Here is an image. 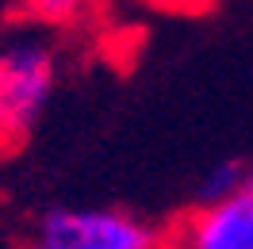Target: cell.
<instances>
[{
	"mask_svg": "<svg viewBox=\"0 0 253 249\" xmlns=\"http://www.w3.org/2000/svg\"><path fill=\"white\" fill-rule=\"evenodd\" d=\"M54 92V54L42 42L19 39L0 46V157L31 138Z\"/></svg>",
	"mask_w": 253,
	"mask_h": 249,
	"instance_id": "cell-1",
	"label": "cell"
},
{
	"mask_svg": "<svg viewBox=\"0 0 253 249\" xmlns=\"http://www.w3.org/2000/svg\"><path fill=\"white\" fill-rule=\"evenodd\" d=\"M27 249H165V234L150 230L126 211L77 207L50 211L35 226Z\"/></svg>",
	"mask_w": 253,
	"mask_h": 249,
	"instance_id": "cell-2",
	"label": "cell"
},
{
	"mask_svg": "<svg viewBox=\"0 0 253 249\" xmlns=\"http://www.w3.org/2000/svg\"><path fill=\"white\" fill-rule=\"evenodd\" d=\"M165 238L176 249H253V188L192 207Z\"/></svg>",
	"mask_w": 253,
	"mask_h": 249,
	"instance_id": "cell-3",
	"label": "cell"
},
{
	"mask_svg": "<svg viewBox=\"0 0 253 249\" xmlns=\"http://www.w3.org/2000/svg\"><path fill=\"white\" fill-rule=\"evenodd\" d=\"M246 188V161H222L204 176L200 184V203H219V200H230Z\"/></svg>",
	"mask_w": 253,
	"mask_h": 249,
	"instance_id": "cell-4",
	"label": "cell"
},
{
	"mask_svg": "<svg viewBox=\"0 0 253 249\" xmlns=\"http://www.w3.org/2000/svg\"><path fill=\"white\" fill-rule=\"evenodd\" d=\"M246 188H253V161H246Z\"/></svg>",
	"mask_w": 253,
	"mask_h": 249,
	"instance_id": "cell-5",
	"label": "cell"
},
{
	"mask_svg": "<svg viewBox=\"0 0 253 249\" xmlns=\"http://www.w3.org/2000/svg\"><path fill=\"white\" fill-rule=\"evenodd\" d=\"M165 249H176V246H169V238H165Z\"/></svg>",
	"mask_w": 253,
	"mask_h": 249,
	"instance_id": "cell-6",
	"label": "cell"
}]
</instances>
